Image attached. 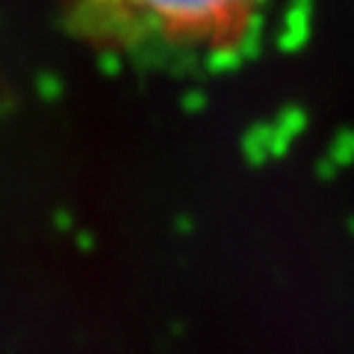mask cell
Returning <instances> with one entry per match:
<instances>
[{
  "instance_id": "cell-1",
  "label": "cell",
  "mask_w": 354,
  "mask_h": 354,
  "mask_svg": "<svg viewBox=\"0 0 354 354\" xmlns=\"http://www.w3.org/2000/svg\"><path fill=\"white\" fill-rule=\"evenodd\" d=\"M269 0H65L68 24L95 48L130 57L234 50Z\"/></svg>"
}]
</instances>
